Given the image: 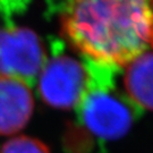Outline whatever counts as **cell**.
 Instances as JSON below:
<instances>
[{
    "label": "cell",
    "instance_id": "1",
    "mask_svg": "<svg viewBox=\"0 0 153 153\" xmlns=\"http://www.w3.org/2000/svg\"><path fill=\"white\" fill-rule=\"evenodd\" d=\"M60 25L86 62L112 71L153 50V2L73 1L61 9Z\"/></svg>",
    "mask_w": 153,
    "mask_h": 153
},
{
    "label": "cell",
    "instance_id": "2",
    "mask_svg": "<svg viewBox=\"0 0 153 153\" xmlns=\"http://www.w3.org/2000/svg\"><path fill=\"white\" fill-rule=\"evenodd\" d=\"M86 64L90 84L76 108L81 120L100 138L116 140L124 136L134 120L131 102L116 88L112 69Z\"/></svg>",
    "mask_w": 153,
    "mask_h": 153
},
{
    "label": "cell",
    "instance_id": "3",
    "mask_svg": "<svg viewBox=\"0 0 153 153\" xmlns=\"http://www.w3.org/2000/svg\"><path fill=\"white\" fill-rule=\"evenodd\" d=\"M36 82L39 94L48 105L76 109L88 88L90 69L85 61L59 53L47 59Z\"/></svg>",
    "mask_w": 153,
    "mask_h": 153
},
{
    "label": "cell",
    "instance_id": "4",
    "mask_svg": "<svg viewBox=\"0 0 153 153\" xmlns=\"http://www.w3.org/2000/svg\"><path fill=\"white\" fill-rule=\"evenodd\" d=\"M47 59L43 44L31 28H0V75L33 86Z\"/></svg>",
    "mask_w": 153,
    "mask_h": 153
},
{
    "label": "cell",
    "instance_id": "5",
    "mask_svg": "<svg viewBox=\"0 0 153 153\" xmlns=\"http://www.w3.org/2000/svg\"><path fill=\"white\" fill-rule=\"evenodd\" d=\"M34 110L32 86L0 75V135L10 136L27 125Z\"/></svg>",
    "mask_w": 153,
    "mask_h": 153
},
{
    "label": "cell",
    "instance_id": "6",
    "mask_svg": "<svg viewBox=\"0 0 153 153\" xmlns=\"http://www.w3.org/2000/svg\"><path fill=\"white\" fill-rule=\"evenodd\" d=\"M124 68L127 100L141 109L153 110V50L140 55Z\"/></svg>",
    "mask_w": 153,
    "mask_h": 153
},
{
    "label": "cell",
    "instance_id": "7",
    "mask_svg": "<svg viewBox=\"0 0 153 153\" xmlns=\"http://www.w3.org/2000/svg\"><path fill=\"white\" fill-rule=\"evenodd\" d=\"M0 153H51L49 148L40 140L31 136H15L9 138L0 148Z\"/></svg>",
    "mask_w": 153,
    "mask_h": 153
}]
</instances>
